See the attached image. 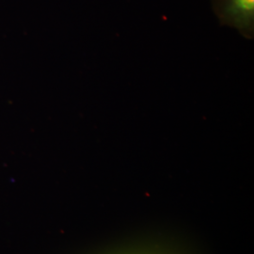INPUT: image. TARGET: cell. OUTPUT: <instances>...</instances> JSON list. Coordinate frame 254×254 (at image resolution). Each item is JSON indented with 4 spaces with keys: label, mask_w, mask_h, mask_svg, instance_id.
Listing matches in <instances>:
<instances>
[{
    "label": "cell",
    "mask_w": 254,
    "mask_h": 254,
    "mask_svg": "<svg viewBox=\"0 0 254 254\" xmlns=\"http://www.w3.org/2000/svg\"><path fill=\"white\" fill-rule=\"evenodd\" d=\"M220 26L236 28L249 40L254 37V0H212Z\"/></svg>",
    "instance_id": "obj_1"
}]
</instances>
